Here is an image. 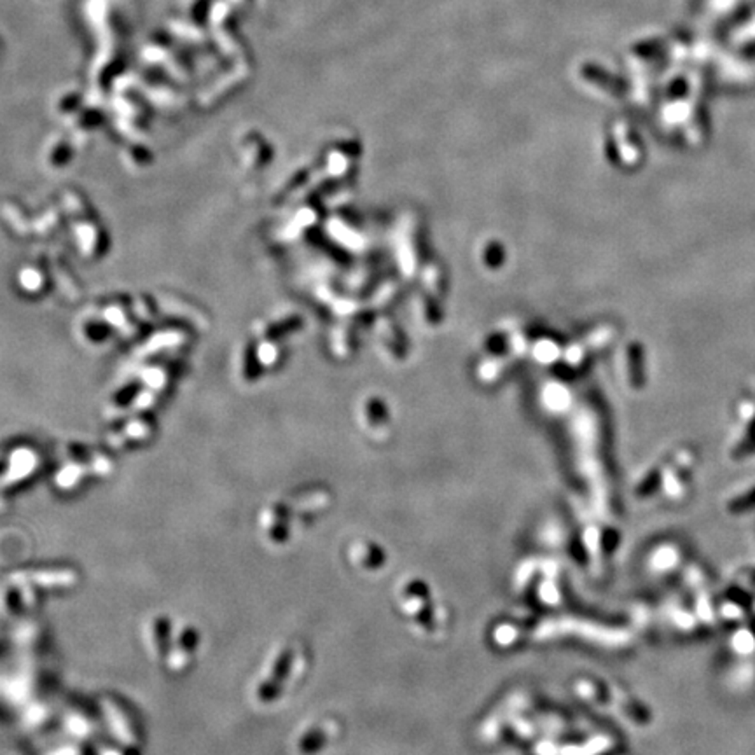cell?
Segmentation results:
<instances>
[]
</instances>
